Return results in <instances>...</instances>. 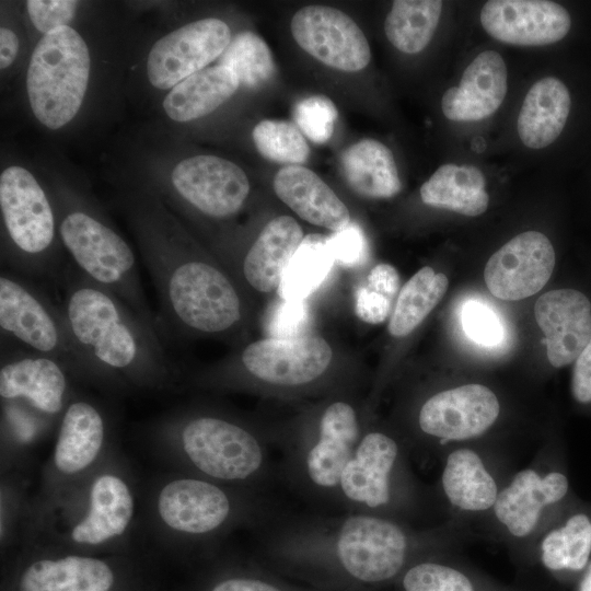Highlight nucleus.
Segmentation results:
<instances>
[{"mask_svg": "<svg viewBox=\"0 0 591 591\" xmlns=\"http://www.w3.org/2000/svg\"><path fill=\"white\" fill-rule=\"evenodd\" d=\"M251 532L269 566L345 591L395 584L416 559L476 538L451 521L416 526L366 513L283 508Z\"/></svg>", "mask_w": 591, "mask_h": 591, "instance_id": "f257e3e1", "label": "nucleus"}, {"mask_svg": "<svg viewBox=\"0 0 591 591\" xmlns=\"http://www.w3.org/2000/svg\"><path fill=\"white\" fill-rule=\"evenodd\" d=\"M59 303L93 386L108 394L172 391L177 375L158 329L127 303L68 266Z\"/></svg>", "mask_w": 591, "mask_h": 591, "instance_id": "f03ea898", "label": "nucleus"}, {"mask_svg": "<svg viewBox=\"0 0 591 591\" xmlns=\"http://www.w3.org/2000/svg\"><path fill=\"white\" fill-rule=\"evenodd\" d=\"M143 510L138 479L116 450L96 470L46 499H30L20 545L95 555L134 543Z\"/></svg>", "mask_w": 591, "mask_h": 591, "instance_id": "7ed1b4c3", "label": "nucleus"}, {"mask_svg": "<svg viewBox=\"0 0 591 591\" xmlns=\"http://www.w3.org/2000/svg\"><path fill=\"white\" fill-rule=\"evenodd\" d=\"M281 508L267 493L172 470L149 484L142 520L157 543L207 549L223 543L239 529L252 531Z\"/></svg>", "mask_w": 591, "mask_h": 591, "instance_id": "20e7f679", "label": "nucleus"}, {"mask_svg": "<svg viewBox=\"0 0 591 591\" xmlns=\"http://www.w3.org/2000/svg\"><path fill=\"white\" fill-rule=\"evenodd\" d=\"M148 438L153 451L175 471L262 493L278 480L267 441L234 417L174 410L153 424Z\"/></svg>", "mask_w": 591, "mask_h": 591, "instance_id": "39448f33", "label": "nucleus"}, {"mask_svg": "<svg viewBox=\"0 0 591 591\" xmlns=\"http://www.w3.org/2000/svg\"><path fill=\"white\" fill-rule=\"evenodd\" d=\"M403 439L364 430L339 478L337 511L386 518L416 526L444 522L433 487L413 471Z\"/></svg>", "mask_w": 591, "mask_h": 591, "instance_id": "423d86ee", "label": "nucleus"}, {"mask_svg": "<svg viewBox=\"0 0 591 591\" xmlns=\"http://www.w3.org/2000/svg\"><path fill=\"white\" fill-rule=\"evenodd\" d=\"M146 242L147 268L169 327L217 335L239 325L243 317L241 297L219 267L192 254L172 237L151 234Z\"/></svg>", "mask_w": 591, "mask_h": 591, "instance_id": "0eeeda50", "label": "nucleus"}, {"mask_svg": "<svg viewBox=\"0 0 591 591\" xmlns=\"http://www.w3.org/2000/svg\"><path fill=\"white\" fill-rule=\"evenodd\" d=\"M364 430L355 405L329 402L279 442L278 480L312 509L337 512L339 478Z\"/></svg>", "mask_w": 591, "mask_h": 591, "instance_id": "6e6552de", "label": "nucleus"}, {"mask_svg": "<svg viewBox=\"0 0 591 591\" xmlns=\"http://www.w3.org/2000/svg\"><path fill=\"white\" fill-rule=\"evenodd\" d=\"M569 503L561 452L546 443L507 480L477 536L501 544L523 570L540 534Z\"/></svg>", "mask_w": 591, "mask_h": 591, "instance_id": "1a4fd4ad", "label": "nucleus"}, {"mask_svg": "<svg viewBox=\"0 0 591 591\" xmlns=\"http://www.w3.org/2000/svg\"><path fill=\"white\" fill-rule=\"evenodd\" d=\"M76 379L55 359L27 349L1 361L2 433L10 459L57 427L76 394Z\"/></svg>", "mask_w": 591, "mask_h": 591, "instance_id": "9d476101", "label": "nucleus"}, {"mask_svg": "<svg viewBox=\"0 0 591 591\" xmlns=\"http://www.w3.org/2000/svg\"><path fill=\"white\" fill-rule=\"evenodd\" d=\"M502 417V401L494 389L480 382L461 383L425 397L413 432L403 441L412 459L424 464L439 462L445 451L459 445L510 449L497 439Z\"/></svg>", "mask_w": 591, "mask_h": 591, "instance_id": "9b49d317", "label": "nucleus"}, {"mask_svg": "<svg viewBox=\"0 0 591 591\" xmlns=\"http://www.w3.org/2000/svg\"><path fill=\"white\" fill-rule=\"evenodd\" d=\"M0 206L13 273L59 286L67 267L55 253V215L36 178L21 166L5 169L0 176Z\"/></svg>", "mask_w": 591, "mask_h": 591, "instance_id": "f8f14e48", "label": "nucleus"}, {"mask_svg": "<svg viewBox=\"0 0 591 591\" xmlns=\"http://www.w3.org/2000/svg\"><path fill=\"white\" fill-rule=\"evenodd\" d=\"M520 453L493 444H465L449 449L439 460L440 475L433 487L445 521L478 529L518 470Z\"/></svg>", "mask_w": 591, "mask_h": 591, "instance_id": "ddd939ff", "label": "nucleus"}, {"mask_svg": "<svg viewBox=\"0 0 591 591\" xmlns=\"http://www.w3.org/2000/svg\"><path fill=\"white\" fill-rule=\"evenodd\" d=\"M0 327L24 349L57 360L76 381L93 385L91 370L72 339L60 304L32 279L8 270L1 273Z\"/></svg>", "mask_w": 591, "mask_h": 591, "instance_id": "4468645a", "label": "nucleus"}, {"mask_svg": "<svg viewBox=\"0 0 591 591\" xmlns=\"http://www.w3.org/2000/svg\"><path fill=\"white\" fill-rule=\"evenodd\" d=\"M58 232L83 275L115 293L147 324L159 329L141 285L134 252L117 232L93 213L81 209L65 212Z\"/></svg>", "mask_w": 591, "mask_h": 591, "instance_id": "2eb2a0df", "label": "nucleus"}, {"mask_svg": "<svg viewBox=\"0 0 591 591\" xmlns=\"http://www.w3.org/2000/svg\"><path fill=\"white\" fill-rule=\"evenodd\" d=\"M90 54L81 35L70 26L45 34L32 54L27 94L35 117L58 129L78 113L90 74Z\"/></svg>", "mask_w": 591, "mask_h": 591, "instance_id": "dca6fc26", "label": "nucleus"}, {"mask_svg": "<svg viewBox=\"0 0 591 591\" xmlns=\"http://www.w3.org/2000/svg\"><path fill=\"white\" fill-rule=\"evenodd\" d=\"M117 450L114 422L97 399L76 392L57 427L53 450L40 475L42 500L73 486Z\"/></svg>", "mask_w": 591, "mask_h": 591, "instance_id": "f3484780", "label": "nucleus"}, {"mask_svg": "<svg viewBox=\"0 0 591 591\" xmlns=\"http://www.w3.org/2000/svg\"><path fill=\"white\" fill-rule=\"evenodd\" d=\"M332 348L318 336L265 338L247 345L239 374L264 385L294 390L317 382L329 368Z\"/></svg>", "mask_w": 591, "mask_h": 591, "instance_id": "a211bd4d", "label": "nucleus"}, {"mask_svg": "<svg viewBox=\"0 0 591 591\" xmlns=\"http://www.w3.org/2000/svg\"><path fill=\"white\" fill-rule=\"evenodd\" d=\"M16 591H114L117 569L112 558L21 545Z\"/></svg>", "mask_w": 591, "mask_h": 591, "instance_id": "6ab92c4d", "label": "nucleus"}, {"mask_svg": "<svg viewBox=\"0 0 591 591\" xmlns=\"http://www.w3.org/2000/svg\"><path fill=\"white\" fill-rule=\"evenodd\" d=\"M231 39L228 24L213 18L188 23L166 34L149 53L150 83L161 90L175 86L220 57Z\"/></svg>", "mask_w": 591, "mask_h": 591, "instance_id": "aec40b11", "label": "nucleus"}, {"mask_svg": "<svg viewBox=\"0 0 591 591\" xmlns=\"http://www.w3.org/2000/svg\"><path fill=\"white\" fill-rule=\"evenodd\" d=\"M290 28L305 53L331 68L357 72L370 62L371 50L363 32L340 10L306 5L294 13Z\"/></svg>", "mask_w": 591, "mask_h": 591, "instance_id": "412c9836", "label": "nucleus"}, {"mask_svg": "<svg viewBox=\"0 0 591 591\" xmlns=\"http://www.w3.org/2000/svg\"><path fill=\"white\" fill-rule=\"evenodd\" d=\"M171 182L193 208L210 218L235 215L250 194V182L235 163L215 155H195L181 161Z\"/></svg>", "mask_w": 591, "mask_h": 591, "instance_id": "4be33fe9", "label": "nucleus"}, {"mask_svg": "<svg viewBox=\"0 0 591 591\" xmlns=\"http://www.w3.org/2000/svg\"><path fill=\"white\" fill-rule=\"evenodd\" d=\"M555 251L548 237L537 231L518 234L488 259L484 278L491 294L518 301L537 293L555 267Z\"/></svg>", "mask_w": 591, "mask_h": 591, "instance_id": "5701e85b", "label": "nucleus"}, {"mask_svg": "<svg viewBox=\"0 0 591 591\" xmlns=\"http://www.w3.org/2000/svg\"><path fill=\"white\" fill-rule=\"evenodd\" d=\"M480 24L495 39L517 46H544L569 32L568 11L546 0H491L480 11Z\"/></svg>", "mask_w": 591, "mask_h": 591, "instance_id": "b1692460", "label": "nucleus"}, {"mask_svg": "<svg viewBox=\"0 0 591 591\" xmlns=\"http://www.w3.org/2000/svg\"><path fill=\"white\" fill-rule=\"evenodd\" d=\"M569 503L540 534L522 571L557 581L579 579L591 561V511Z\"/></svg>", "mask_w": 591, "mask_h": 591, "instance_id": "393cba45", "label": "nucleus"}, {"mask_svg": "<svg viewBox=\"0 0 591 591\" xmlns=\"http://www.w3.org/2000/svg\"><path fill=\"white\" fill-rule=\"evenodd\" d=\"M534 316L554 368L572 364L591 340V302L579 290L564 288L542 294L535 302Z\"/></svg>", "mask_w": 591, "mask_h": 591, "instance_id": "a878e982", "label": "nucleus"}, {"mask_svg": "<svg viewBox=\"0 0 591 591\" xmlns=\"http://www.w3.org/2000/svg\"><path fill=\"white\" fill-rule=\"evenodd\" d=\"M507 66L495 50L480 53L465 69L460 84L441 101L443 115L454 121H476L493 115L508 90Z\"/></svg>", "mask_w": 591, "mask_h": 591, "instance_id": "bb28decb", "label": "nucleus"}, {"mask_svg": "<svg viewBox=\"0 0 591 591\" xmlns=\"http://www.w3.org/2000/svg\"><path fill=\"white\" fill-rule=\"evenodd\" d=\"M274 190L303 220L339 232L350 224L347 206L313 171L288 165L277 172Z\"/></svg>", "mask_w": 591, "mask_h": 591, "instance_id": "cd10ccee", "label": "nucleus"}, {"mask_svg": "<svg viewBox=\"0 0 591 591\" xmlns=\"http://www.w3.org/2000/svg\"><path fill=\"white\" fill-rule=\"evenodd\" d=\"M304 239L300 224L290 216L270 220L244 255L241 273L256 291L279 288L283 275Z\"/></svg>", "mask_w": 591, "mask_h": 591, "instance_id": "c85d7f7f", "label": "nucleus"}, {"mask_svg": "<svg viewBox=\"0 0 591 591\" xmlns=\"http://www.w3.org/2000/svg\"><path fill=\"white\" fill-rule=\"evenodd\" d=\"M570 94L555 77L536 81L528 91L517 121L522 143L531 149L552 144L561 134L569 112Z\"/></svg>", "mask_w": 591, "mask_h": 591, "instance_id": "c756f323", "label": "nucleus"}, {"mask_svg": "<svg viewBox=\"0 0 591 591\" xmlns=\"http://www.w3.org/2000/svg\"><path fill=\"white\" fill-rule=\"evenodd\" d=\"M456 552H436L416 559L395 584L401 591H496L499 583Z\"/></svg>", "mask_w": 591, "mask_h": 591, "instance_id": "7c9ffc66", "label": "nucleus"}, {"mask_svg": "<svg viewBox=\"0 0 591 591\" xmlns=\"http://www.w3.org/2000/svg\"><path fill=\"white\" fill-rule=\"evenodd\" d=\"M240 82L228 68L206 67L172 88L163 101L167 116L189 121L206 116L228 101Z\"/></svg>", "mask_w": 591, "mask_h": 591, "instance_id": "2f4dec72", "label": "nucleus"}, {"mask_svg": "<svg viewBox=\"0 0 591 591\" xmlns=\"http://www.w3.org/2000/svg\"><path fill=\"white\" fill-rule=\"evenodd\" d=\"M485 177L476 166L447 163L421 185L424 204L475 217L486 211L489 196Z\"/></svg>", "mask_w": 591, "mask_h": 591, "instance_id": "473e14b6", "label": "nucleus"}, {"mask_svg": "<svg viewBox=\"0 0 591 591\" xmlns=\"http://www.w3.org/2000/svg\"><path fill=\"white\" fill-rule=\"evenodd\" d=\"M349 186L367 198H391L402 188L392 151L374 139H362L341 157Z\"/></svg>", "mask_w": 591, "mask_h": 591, "instance_id": "72a5a7b5", "label": "nucleus"}, {"mask_svg": "<svg viewBox=\"0 0 591 591\" xmlns=\"http://www.w3.org/2000/svg\"><path fill=\"white\" fill-rule=\"evenodd\" d=\"M440 0H396L384 22L390 43L405 54H417L430 43L442 10Z\"/></svg>", "mask_w": 591, "mask_h": 591, "instance_id": "f704fd0d", "label": "nucleus"}, {"mask_svg": "<svg viewBox=\"0 0 591 591\" xmlns=\"http://www.w3.org/2000/svg\"><path fill=\"white\" fill-rule=\"evenodd\" d=\"M448 278L422 267L402 287L389 322L395 337L410 334L440 302L448 289Z\"/></svg>", "mask_w": 591, "mask_h": 591, "instance_id": "c9c22d12", "label": "nucleus"}, {"mask_svg": "<svg viewBox=\"0 0 591 591\" xmlns=\"http://www.w3.org/2000/svg\"><path fill=\"white\" fill-rule=\"evenodd\" d=\"M334 260L328 237L305 235L283 275L279 296L287 301L304 300L325 279Z\"/></svg>", "mask_w": 591, "mask_h": 591, "instance_id": "e433bc0d", "label": "nucleus"}, {"mask_svg": "<svg viewBox=\"0 0 591 591\" xmlns=\"http://www.w3.org/2000/svg\"><path fill=\"white\" fill-rule=\"evenodd\" d=\"M218 65L232 71L240 84L250 89L263 86L275 73V61L268 45L251 31L241 32L231 39Z\"/></svg>", "mask_w": 591, "mask_h": 591, "instance_id": "4c0bfd02", "label": "nucleus"}, {"mask_svg": "<svg viewBox=\"0 0 591 591\" xmlns=\"http://www.w3.org/2000/svg\"><path fill=\"white\" fill-rule=\"evenodd\" d=\"M252 138L263 158L287 166L301 165L310 155L303 134L287 120H262L254 127Z\"/></svg>", "mask_w": 591, "mask_h": 591, "instance_id": "58836bf2", "label": "nucleus"}, {"mask_svg": "<svg viewBox=\"0 0 591 591\" xmlns=\"http://www.w3.org/2000/svg\"><path fill=\"white\" fill-rule=\"evenodd\" d=\"M399 289V275L390 264H378L367 275L355 296L357 316L369 324L384 322Z\"/></svg>", "mask_w": 591, "mask_h": 591, "instance_id": "ea45409f", "label": "nucleus"}, {"mask_svg": "<svg viewBox=\"0 0 591 591\" xmlns=\"http://www.w3.org/2000/svg\"><path fill=\"white\" fill-rule=\"evenodd\" d=\"M338 112L335 104L324 95H311L296 103L293 118L298 128L311 141L321 144L334 132Z\"/></svg>", "mask_w": 591, "mask_h": 591, "instance_id": "a19ab883", "label": "nucleus"}, {"mask_svg": "<svg viewBox=\"0 0 591 591\" xmlns=\"http://www.w3.org/2000/svg\"><path fill=\"white\" fill-rule=\"evenodd\" d=\"M30 499L24 497L22 480L18 476L1 482V543H18Z\"/></svg>", "mask_w": 591, "mask_h": 591, "instance_id": "79ce46f5", "label": "nucleus"}, {"mask_svg": "<svg viewBox=\"0 0 591 591\" xmlns=\"http://www.w3.org/2000/svg\"><path fill=\"white\" fill-rule=\"evenodd\" d=\"M462 325L471 339L484 346H495L502 338L498 315L482 302L470 301L464 305Z\"/></svg>", "mask_w": 591, "mask_h": 591, "instance_id": "37998d69", "label": "nucleus"}, {"mask_svg": "<svg viewBox=\"0 0 591 591\" xmlns=\"http://www.w3.org/2000/svg\"><path fill=\"white\" fill-rule=\"evenodd\" d=\"M77 4V1L70 0H30L27 11L34 26L45 35L68 26L74 16Z\"/></svg>", "mask_w": 591, "mask_h": 591, "instance_id": "c03bdc74", "label": "nucleus"}, {"mask_svg": "<svg viewBox=\"0 0 591 591\" xmlns=\"http://www.w3.org/2000/svg\"><path fill=\"white\" fill-rule=\"evenodd\" d=\"M308 320V306L303 300H283L270 314L268 329L275 338L299 337Z\"/></svg>", "mask_w": 591, "mask_h": 591, "instance_id": "a18cd8bd", "label": "nucleus"}, {"mask_svg": "<svg viewBox=\"0 0 591 591\" xmlns=\"http://www.w3.org/2000/svg\"><path fill=\"white\" fill-rule=\"evenodd\" d=\"M208 591H302L263 573H236L216 580Z\"/></svg>", "mask_w": 591, "mask_h": 591, "instance_id": "49530a36", "label": "nucleus"}, {"mask_svg": "<svg viewBox=\"0 0 591 591\" xmlns=\"http://www.w3.org/2000/svg\"><path fill=\"white\" fill-rule=\"evenodd\" d=\"M328 241L334 258L344 265L357 264L364 254V237L357 224L335 232Z\"/></svg>", "mask_w": 591, "mask_h": 591, "instance_id": "de8ad7c7", "label": "nucleus"}, {"mask_svg": "<svg viewBox=\"0 0 591 591\" xmlns=\"http://www.w3.org/2000/svg\"><path fill=\"white\" fill-rule=\"evenodd\" d=\"M570 390L579 405H591V340L573 362Z\"/></svg>", "mask_w": 591, "mask_h": 591, "instance_id": "09e8293b", "label": "nucleus"}, {"mask_svg": "<svg viewBox=\"0 0 591 591\" xmlns=\"http://www.w3.org/2000/svg\"><path fill=\"white\" fill-rule=\"evenodd\" d=\"M19 50V38L16 34L7 28L0 30V67L8 68L14 60Z\"/></svg>", "mask_w": 591, "mask_h": 591, "instance_id": "8fccbe9b", "label": "nucleus"}, {"mask_svg": "<svg viewBox=\"0 0 591 591\" xmlns=\"http://www.w3.org/2000/svg\"><path fill=\"white\" fill-rule=\"evenodd\" d=\"M576 591H591V561L579 577Z\"/></svg>", "mask_w": 591, "mask_h": 591, "instance_id": "3c124183", "label": "nucleus"}, {"mask_svg": "<svg viewBox=\"0 0 591 591\" xmlns=\"http://www.w3.org/2000/svg\"><path fill=\"white\" fill-rule=\"evenodd\" d=\"M496 591H531L529 589H525L523 587H515V586H503L500 584L497 587Z\"/></svg>", "mask_w": 591, "mask_h": 591, "instance_id": "603ef678", "label": "nucleus"}]
</instances>
